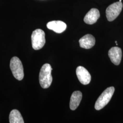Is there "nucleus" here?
<instances>
[{"instance_id": "obj_1", "label": "nucleus", "mask_w": 123, "mask_h": 123, "mask_svg": "<svg viewBox=\"0 0 123 123\" xmlns=\"http://www.w3.org/2000/svg\"><path fill=\"white\" fill-rule=\"evenodd\" d=\"M53 70L51 66L46 63L42 66L39 73V83L43 88H49L52 83L53 78L51 74Z\"/></svg>"}, {"instance_id": "obj_2", "label": "nucleus", "mask_w": 123, "mask_h": 123, "mask_svg": "<svg viewBox=\"0 0 123 123\" xmlns=\"http://www.w3.org/2000/svg\"><path fill=\"white\" fill-rule=\"evenodd\" d=\"M115 89L114 87L106 88L98 97L95 104V109L99 110L104 108L110 101L114 93Z\"/></svg>"}, {"instance_id": "obj_3", "label": "nucleus", "mask_w": 123, "mask_h": 123, "mask_svg": "<svg viewBox=\"0 0 123 123\" xmlns=\"http://www.w3.org/2000/svg\"><path fill=\"white\" fill-rule=\"evenodd\" d=\"M32 48L36 50L42 49L46 43L45 34L44 31L37 29L33 31L31 36Z\"/></svg>"}, {"instance_id": "obj_4", "label": "nucleus", "mask_w": 123, "mask_h": 123, "mask_svg": "<svg viewBox=\"0 0 123 123\" xmlns=\"http://www.w3.org/2000/svg\"><path fill=\"white\" fill-rule=\"evenodd\" d=\"M10 68L13 76L19 81L24 78V70L22 63L18 57H14L10 61Z\"/></svg>"}, {"instance_id": "obj_5", "label": "nucleus", "mask_w": 123, "mask_h": 123, "mask_svg": "<svg viewBox=\"0 0 123 123\" xmlns=\"http://www.w3.org/2000/svg\"><path fill=\"white\" fill-rule=\"evenodd\" d=\"M123 8L121 2H116L109 6L106 10V15L108 20L112 22L119 16Z\"/></svg>"}, {"instance_id": "obj_6", "label": "nucleus", "mask_w": 123, "mask_h": 123, "mask_svg": "<svg viewBox=\"0 0 123 123\" xmlns=\"http://www.w3.org/2000/svg\"><path fill=\"white\" fill-rule=\"evenodd\" d=\"M76 74L79 82L84 85L89 84L91 77L88 71L82 66H79L76 69Z\"/></svg>"}, {"instance_id": "obj_7", "label": "nucleus", "mask_w": 123, "mask_h": 123, "mask_svg": "<svg viewBox=\"0 0 123 123\" xmlns=\"http://www.w3.org/2000/svg\"><path fill=\"white\" fill-rule=\"evenodd\" d=\"M109 57L111 62L116 65H119L122 58V50L117 47H113L109 51Z\"/></svg>"}, {"instance_id": "obj_8", "label": "nucleus", "mask_w": 123, "mask_h": 123, "mask_svg": "<svg viewBox=\"0 0 123 123\" xmlns=\"http://www.w3.org/2000/svg\"><path fill=\"white\" fill-rule=\"evenodd\" d=\"M47 26L50 30L57 33H61L66 30L67 25L65 23L61 21H53L48 22Z\"/></svg>"}, {"instance_id": "obj_9", "label": "nucleus", "mask_w": 123, "mask_h": 123, "mask_svg": "<svg viewBox=\"0 0 123 123\" xmlns=\"http://www.w3.org/2000/svg\"><path fill=\"white\" fill-rule=\"evenodd\" d=\"M100 17V13L98 9L92 8L86 14L84 18V22L86 23L92 25L97 22Z\"/></svg>"}, {"instance_id": "obj_10", "label": "nucleus", "mask_w": 123, "mask_h": 123, "mask_svg": "<svg viewBox=\"0 0 123 123\" xmlns=\"http://www.w3.org/2000/svg\"><path fill=\"white\" fill-rule=\"evenodd\" d=\"M81 48L83 49H91L95 44V39L91 34H87L81 38L79 41Z\"/></svg>"}, {"instance_id": "obj_11", "label": "nucleus", "mask_w": 123, "mask_h": 123, "mask_svg": "<svg viewBox=\"0 0 123 123\" xmlns=\"http://www.w3.org/2000/svg\"><path fill=\"white\" fill-rule=\"evenodd\" d=\"M82 98V93L80 91H76L72 93L70 101V108L74 110L79 107Z\"/></svg>"}, {"instance_id": "obj_12", "label": "nucleus", "mask_w": 123, "mask_h": 123, "mask_svg": "<svg viewBox=\"0 0 123 123\" xmlns=\"http://www.w3.org/2000/svg\"><path fill=\"white\" fill-rule=\"evenodd\" d=\"M10 123H24V121L20 112L17 110H12L9 115Z\"/></svg>"}, {"instance_id": "obj_13", "label": "nucleus", "mask_w": 123, "mask_h": 123, "mask_svg": "<svg viewBox=\"0 0 123 123\" xmlns=\"http://www.w3.org/2000/svg\"><path fill=\"white\" fill-rule=\"evenodd\" d=\"M119 2H121V1H122V0H119Z\"/></svg>"}, {"instance_id": "obj_14", "label": "nucleus", "mask_w": 123, "mask_h": 123, "mask_svg": "<svg viewBox=\"0 0 123 123\" xmlns=\"http://www.w3.org/2000/svg\"><path fill=\"white\" fill-rule=\"evenodd\" d=\"M115 43H117V41H115Z\"/></svg>"}]
</instances>
